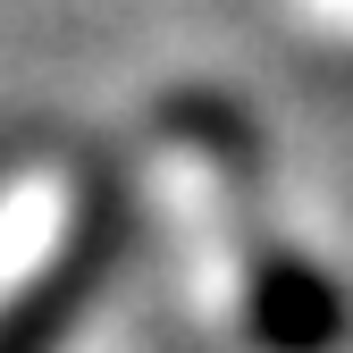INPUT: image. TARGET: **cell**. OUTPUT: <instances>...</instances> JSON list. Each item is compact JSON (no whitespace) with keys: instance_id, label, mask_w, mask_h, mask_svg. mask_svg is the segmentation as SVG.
I'll return each instance as SVG.
<instances>
[{"instance_id":"6da1fadb","label":"cell","mask_w":353,"mask_h":353,"mask_svg":"<svg viewBox=\"0 0 353 353\" xmlns=\"http://www.w3.org/2000/svg\"><path fill=\"white\" fill-rule=\"evenodd\" d=\"M244 320L270 353H336L345 336V303L312 261H261V278L244 294Z\"/></svg>"}]
</instances>
